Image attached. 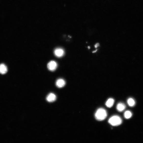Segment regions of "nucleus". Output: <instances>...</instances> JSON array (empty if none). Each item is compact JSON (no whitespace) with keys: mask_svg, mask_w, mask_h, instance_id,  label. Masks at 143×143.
Wrapping results in <instances>:
<instances>
[{"mask_svg":"<svg viewBox=\"0 0 143 143\" xmlns=\"http://www.w3.org/2000/svg\"><path fill=\"white\" fill-rule=\"evenodd\" d=\"M57 65V64L55 61H51L48 64L47 67L49 70L53 71L56 70Z\"/></svg>","mask_w":143,"mask_h":143,"instance_id":"3","label":"nucleus"},{"mask_svg":"<svg viewBox=\"0 0 143 143\" xmlns=\"http://www.w3.org/2000/svg\"><path fill=\"white\" fill-rule=\"evenodd\" d=\"M108 122L111 125L113 126H117L122 124V120L119 116L114 115L109 119Z\"/></svg>","mask_w":143,"mask_h":143,"instance_id":"2","label":"nucleus"},{"mask_svg":"<svg viewBox=\"0 0 143 143\" xmlns=\"http://www.w3.org/2000/svg\"><path fill=\"white\" fill-rule=\"evenodd\" d=\"M114 100L112 98L109 99L107 100L106 105L108 108H110L113 106L114 103Z\"/></svg>","mask_w":143,"mask_h":143,"instance_id":"9","label":"nucleus"},{"mask_svg":"<svg viewBox=\"0 0 143 143\" xmlns=\"http://www.w3.org/2000/svg\"><path fill=\"white\" fill-rule=\"evenodd\" d=\"M66 84V82L62 79H59L56 81V85L58 88H60L63 87Z\"/></svg>","mask_w":143,"mask_h":143,"instance_id":"5","label":"nucleus"},{"mask_svg":"<svg viewBox=\"0 0 143 143\" xmlns=\"http://www.w3.org/2000/svg\"><path fill=\"white\" fill-rule=\"evenodd\" d=\"M46 99L47 101L51 102L55 101L56 99V95L53 93L49 94L47 96Z\"/></svg>","mask_w":143,"mask_h":143,"instance_id":"6","label":"nucleus"},{"mask_svg":"<svg viewBox=\"0 0 143 143\" xmlns=\"http://www.w3.org/2000/svg\"><path fill=\"white\" fill-rule=\"evenodd\" d=\"M132 115V113L130 111H126L124 113V116L126 119H129L131 118Z\"/></svg>","mask_w":143,"mask_h":143,"instance_id":"11","label":"nucleus"},{"mask_svg":"<svg viewBox=\"0 0 143 143\" xmlns=\"http://www.w3.org/2000/svg\"><path fill=\"white\" fill-rule=\"evenodd\" d=\"M126 106L124 103H118L117 106V109L120 112L124 111L126 108Z\"/></svg>","mask_w":143,"mask_h":143,"instance_id":"8","label":"nucleus"},{"mask_svg":"<svg viewBox=\"0 0 143 143\" xmlns=\"http://www.w3.org/2000/svg\"><path fill=\"white\" fill-rule=\"evenodd\" d=\"M54 53L56 57L60 58L64 55V51L62 49L59 48L56 49L54 51Z\"/></svg>","mask_w":143,"mask_h":143,"instance_id":"4","label":"nucleus"},{"mask_svg":"<svg viewBox=\"0 0 143 143\" xmlns=\"http://www.w3.org/2000/svg\"><path fill=\"white\" fill-rule=\"evenodd\" d=\"M107 113L105 110L102 108H99L95 114V117L97 120L102 121L105 120L107 116Z\"/></svg>","mask_w":143,"mask_h":143,"instance_id":"1","label":"nucleus"},{"mask_svg":"<svg viewBox=\"0 0 143 143\" xmlns=\"http://www.w3.org/2000/svg\"><path fill=\"white\" fill-rule=\"evenodd\" d=\"M127 102L129 106L131 107L134 106L135 104V100L132 98H129L127 100Z\"/></svg>","mask_w":143,"mask_h":143,"instance_id":"10","label":"nucleus"},{"mask_svg":"<svg viewBox=\"0 0 143 143\" xmlns=\"http://www.w3.org/2000/svg\"><path fill=\"white\" fill-rule=\"evenodd\" d=\"M8 69L7 67L4 64H0V73L4 74L7 72Z\"/></svg>","mask_w":143,"mask_h":143,"instance_id":"7","label":"nucleus"}]
</instances>
